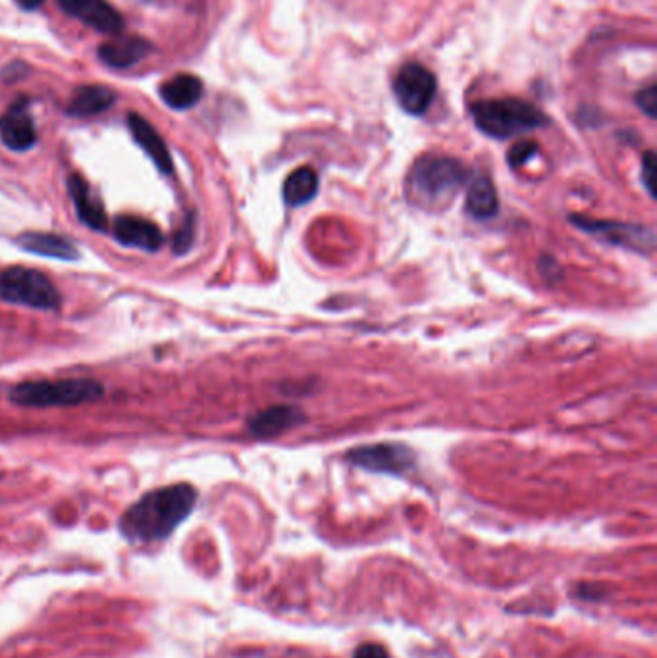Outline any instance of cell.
<instances>
[{"label": "cell", "instance_id": "cell-26", "mask_svg": "<svg viewBox=\"0 0 657 658\" xmlns=\"http://www.w3.org/2000/svg\"><path fill=\"white\" fill-rule=\"evenodd\" d=\"M18 4H20V8H24V10H37V8H41L43 4H45V0H16Z\"/></svg>", "mask_w": 657, "mask_h": 658}, {"label": "cell", "instance_id": "cell-2", "mask_svg": "<svg viewBox=\"0 0 657 658\" xmlns=\"http://www.w3.org/2000/svg\"><path fill=\"white\" fill-rule=\"evenodd\" d=\"M469 170L455 158L426 154L409 174V201L424 210H440L455 199Z\"/></svg>", "mask_w": 657, "mask_h": 658}, {"label": "cell", "instance_id": "cell-1", "mask_svg": "<svg viewBox=\"0 0 657 658\" xmlns=\"http://www.w3.org/2000/svg\"><path fill=\"white\" fill-rule=\"evenodd\" d=\"M197 489L189 483L160 487L143 495L120 520V532L132 543H155L172 532L193 512Z\"/></svg>", "mask_w": 657, "mask_h": 658}, {"label": "cell", "instance_id": "cell-13", "mask_svg": "<svg viewBox=\"0 0 657 658\" xmlns=\"http://www.w3.org/2000/svg\"><path fill=\"white\" fill-rule=\"evenodd\" d=\"M305 414L293 406H270L249 420V431L259 439H272L299 426Z\"/></svg>", "mask_w": 657, "mask_h": 658}, {"label": "cell", "instance_id": "cell-16", "mask_svg": "<svg viewBox=\"0 0 657 658\" xmlns=\"http://www.w3.org/2000/svg\"><path fill=\"white\" fill-rule=\"evenodd\" d=\"M160 99L174 110L193 108L203 97V83L193 74H178L166 79L160 89Z\"/></svg>", "mask_w": 657, "mask_h": 658}, {"label": "cell", "instance_id": "cell-20", "mask_svg": "<svg viewBox=\"0 0 657 658\" xmlns=\"http://www.w3.org/2000/svg\"><path fill=\"white\" fill-rule=\"evenodd\" d=\"M284 201L288 206L311 203L318 193V176L309 166L293 170L284 181Z\"/></svg>", "mask_w": 657, "mask_h": 658}, {"label": "cell", "instance_id": "cell-12", "mask_svg": "<svg viewBox=\"0 0 657 658\" xmlns=\"http://www.w3.org/2000/svg\"><path fill=\"white\" fill-rule=\"evenodd\" d=\"M128 127L132 131L133 139L135 143L147 152V156L155 162L158 170L166 176H170L174 172V162H172V156H170V151L164 143V139L160 137L155 127L151 126L149 120H145L143 116L135 114L132 112L128 116Z\"/></svg>", "mask_w": 657, "mask_h": 658}, {"label": "cell", "instance_id": "cell-11", "mask_svg": "<svg viewBox=\"0 0 657 658\" xmlns=\"http://www.w3.org/2000/svg\"><path fill=\"white\" fill-rule=\"evenodd\" d=\"M114 237L120 245L141 249L147 253H157L164 245V235L158 226L137 216H120L112 224Z\"/></svg>", "mask_w": 657, "mask_h": 658}, {"label": "cell", "instance_id": "cell-17", "mask_svg": "<svg viewBox=\"0 0 657 658\" xmlns=\"http://www.w3.org/2000/svg\"><path fill=\"white\" fill-rule=\"evenodd\" d=\"M68 191L70 197L76 204L79 220L97 231H106L108 229V218H106L105 208L99 203L87 185V181L81 176H70L68 178Z\"/></svg>", "mask_w": 657, "mask_h": 658}, {"label": "cell", "instance_id": "cell-14", "mask_svg": "<svg viewBox=\"0 0 657 658\" xmlns=\"http://www.w3.org/2000/svg\"><path fill=\"white\" fill-rule=\"evenodd\" d=\"M153 51V45L141 37H120L114 41H108L99 49V58L110 68H132L137 62H141L149 52Z\"/></svg>", "mask_w": 657, "mask_h": 658}, {"label": "cell", "instance_id": "cell-5", "mask_svg": "<svg viewBox=\"0 0 657 658\" xmlns=\"http://www.w3.org/2000/svg\"><path fill=\"white\" fill-rule=\"evenodd\" d=\"M0 301L37 310H58L62 297L45 274L33 268L16 266L0 272Z\"/></svg>", "mask_w": 657, "mask_h": 658}, {"label": "cell", "instance_id": "cell-23", "mask_svg": "<svg viewBox=\"0 0 657 658\" xmlns=\"http://www.w3.org/2000/svg\"><path fill=\"white\" fill-rule=\"evenodd\" d=\"M193 228H195V224H193V220H185L184 226H182V229L176 233V237H174V251L178 254H184L189 251V247L193 245V237H195V231H193Z\"/></svg>", "mask_w": 657, "mask_h": 658}, {"label": "cell", "instance_id": "cell-18", "mask_svg": "<svg viewBox=\"0 0 657 658\" xmlns=\"http://www.w3.org/2000/svg\"><path fill=\"white\" fill-rule=\"evenodd\" d=\"M116 102V93L105 85H83L74 93L68 104V114L78 118H89L103 114Z\"/></svg>", "mask_w": 657, "mask_h": 658}, {"label": "cell", "instance_id": "cell-3", "mask_svg": "<svg viewBox=\"0 0 657 658\" xmlns=\"http://www.w3.org/2000/svg\"><path fill=\"white\" fill-rule=\"evenodd\" d=\"M474 124L494 139H509L550 124L548 116L523 99H492L471 106Z\"/></svg>", "mask_w": 657, "mask_h": 658}, {"label": "cell", "instance_id": "cell-19", "mask_svg": "<svg viewBox=\"0 0 657 658\" xmlns=\"http://www.w3.org/2000/svg\"><path fill=\"white\" fill-rule=\"evenodd\" d=\"M498 193L494 181L480 174L471 181L467 191V212L478 220H488L498 212Z\"/></svg>", "mask_w": 657, "mask_h": 658}, {"label": "cell", "instance_id": "cell-9", "mask_svg": "<svg viewBox=\"0 0 657 658\" xmlns=\"http://www.w3.org/2000/svg\"><path fill=\"white\" fill-rule=\"evenodd\" d=\"M56 4L64 14L99 33L116 35L124 29V18L106 0H56Z\"/></svg>", "mask_w": 657, "mask_h": 658}, {"label": "cell", "instance_id": "cell-25", "mask_svg": "<svg viewBox=\"0 0 657 658\" xmlns=\"http://www.w3.org/2000/svg\"><path fill=\"white\" fill-rule=\"evenodd\" d=\"M642 176H644V185H646V191L650 195H654V183H652V178H654V152H646L644 160H642Z\"/></svg>", "mask_w": 657, "mask_h": 658}, {"label": "cell", "instance_id": "cell-4", "mask_svg": "<svg viewBox=\"0 0 657 658\" xmlns=\"http://www.w3.org/2000/svg\"><path fill=\"white\" fill-rule=\"evenodd\" d=\"M105 389L99 381L60 380L24 381L10 389V401L14 405L29 408H49V406H78L99 401Z\"/></svg>", "mask_w": 657, "mask_h": 658}, {"label": "cell", "instance_id": "cell-7", "mask_svg": "<svg viewBox=\"0 0 657 658\" xmlns=\"http://www.w3.org/2000/svg\"><path fill=\"white\" fill-rule=\"evenodd\" d=\"M347 460L368 472L399 476L415 466V455L411 449L399 443H376L367 447H357L347 453Z\"/></svg>", "mask_w": 657, "mask_h": 658}, {"label": "cell", "instance_id": "cell-6", "mask_svg": "<svg viewBox=\"0 0 657 658\" xmlns=\"http://www.w3.org/2000/svg\"><path fill=\"white\" fill-rule=\"evenodd\" d=\"M436 77L421 64L403 66L394 79V97L413 116H421L434 101Z\"/></svg>", "mask_w": 657, "mask_h": 658}, {"label": "cell", "instance_id": "cell-22", "mask_svg": "<svg viewBox=\"0 0 657 658\" xmlns=\"http://www.w3.org/2000/svg\"><path fill=\"white\" fill-rule=\"evenodd\" d=\"M636 104L640 106L642 112H646V116L650 118H656L657 112V89L656 85H650L646 89H642L638 95H636Z\"/></svg>", "mask_w": 657, "mask_h": 658}, {"label": "cell", "instance_id": "cell-10", "mask_svg": "<svg viewBox=\"0 0 657 658\" xmlns=\"http://www.w3.org/2000/svg\"><path fill=\"white\" fill-rule=\"evenodd\" d=\"M0 141L6 149L26 152L37 143V129L29 114V102L20 99L0 116Z\"/></svg>", "mask_w": 657, "mask_h": 658}, {"label": "cell", "instance_id": "cell-21", "mask_svg": "<svg viewBox=\"0 0 657 658\" xmlns=\"http://www.w3.org/2000/svg\"><path fill=\"white\" fill-rule=\"evenodd\" d=\"M538 152V145L536 143H530V141H523V143H519V145H515L511 151H509V156H507V160H509V164L513 166V168H519V166H523V164H526L534 154Z\"/></svg>", "mask_w": 657, "mask_h": 658}, {"label": "cell", "instance_id": "cell-8", "mask_svg": "<svg viewBox=\"0 0 657 658\" xmlns=\"http://www.w3.org/2000/svg\"><path fill=\"white\" fill-rule=\"evenodd\" d=\"M573 224L579 228L598 235L611 245L631 249L638 253H652L656 247L654 229L634 224H619V222H605V220H588L584 216H571Z\"/></svg>", "mask_w": 657, "mask_h": 658}, {"label": "cell", "instance_id": "cell-15", "mask_svg": "<svg viewBox=\"0 0 657 658\" xmlns=\"http://www.w3.org/2000/svg\"><path fill=\"white\" fill-rule=\"evenodd\" d=\"M18 245L27 253L56 258V260H76L79 256L78 247L62 235L56 233H41L29 231L18 237Z\"/></svg>", "mask_w": 657, "mask_h": 658}, {"label": "cell", "instance_id": "cell-24", "mask_svg": "<svg viewBox=\"0 0 657 658\" xmlns=\"http://www.w3.org/2000/svg\"><path fill=\"white\" fill-rule=\"evenodd\" d=\"M353 658H390V655H388V651L382 645H378V643H367V645H361L355 651Z\"/></svg>", "mask_w": 657, "mask_h": 658}]
</instances>
